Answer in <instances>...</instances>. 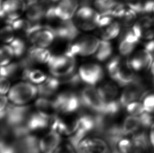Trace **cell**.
<instances>
[{
  "label": "cell",
  "mask_w": 154,
  "mask_h": 153,
  "mask_svg": "<svg viewBox=\"0 0 154 153\" xmlns=\"http://www.w3.org/2000/svg\"><path fill=\"white\" fill-rule=\"evenodd\" d=\"M124 56H115L106 65V70L112 80L119 86L124 87L135 80L138 77Z\"/></svg>",
  "instance_id": "6da1fadb"
},
{
  "label": "cell",
  "mask_w": 154,
  "mask_h": 153,
  "mask_svg": "<svg viewBox=\"0 0 154 153\" xmlns=\"http://www.w3.org/2000/svg\"><path fill=\"white\" fill-rule=\"evenodd\" d=\"M75 56L68 52L52 55L48 63L50 73L53 76L60 78L71 74L76 70Z\"/></svg>",
  "instance_id": "7a4b0ae2"
},
{
  "label": "cell",
  "mask_w": 154,
  "mask_h": 153,
  "mask_svg": "<svg viewBox=\"0 0 154 153\" xmlns=\"http://www.w3.org/2000/svg\"><path fill=\"white\" fill-rule=\"evenodd\" d=\"M38 94V87L25 81L17 83L11 88L8 98L12 104L25 106L34 99Z\"/></svg>",
  "instance_id": "3957f363"
},
{
  "label": "cell",
  "mask_w": 154,
  "mask_h": 153,
  "mask_svg": "<svg viewBox=\"0 0 154 153\" xmlns=\"http://www.w3.org/2000/svg\"><path fill=\"white\" fill-rule=\"evenodd\" d=\"M31 113V106L28 105L8 104L6 110L0 113V116L1 120H4V124L10 128H25V123Z\"/></svg>",
  "instance_id": "277c9868"
},
{
  "label": "cell",
  "mask_w": 154,
  "mask_h": 153,
  "mask_svg": "<svg viewBox=\"0 0 154 153\" xmlns=\"http://www.w3.org/2000/svg\"><path fill=\"white\" fill-rule=\"evenodd\" d=\"M26 37L33 45L43 48L51 45L56 38L54 27L40 23L32 24Z\"/></svg>",
  "instance_id": "5b68a950"
},
{
  "label": "cell",
  "mask_w": 154,
  "mask_h": 153,
  "mask_svg": "<svg viewBox=\"0 0 154 153\" xmlns=\"http://www.w3.org/2000/svg\"><path fill=\"white\" fill-rule=\"evenodd\" d=\"M100 13L88 5H81L73 17V21L80 31H91L97 28Z\"/></svg>",
  "instance_id": "8992f818"
},
{
  "label": "cell",
  "mask_w": 154,
  "mask_h": 153,
  "mask_svg": "<svg viewBox=\"0 0 154 153\" xmlns=\"http://www.w3.org/2000/svg\"><path fill=\"white\" fill-rule=\"evenodd\" d=\"M100 43V40L94 36H82L70 42L66 52L75 57L90 56L95 53Z\"/></svg>",
  "instance_id": "52a82bcc"
},
{
  "label": "cell",
  "mask_w": 154,
  "mask_h": 153,
  "mask_svg": "<svg viewBox=\"0 0 154 153\" xmlns=\"http://www.w3.org/2000/svg\"><path fill=\"white\" fill-rule=\"evenodd\" d=\"M79 124V116L75 113H60L51 120V130H53L61 136H71L77 130Z\"/></svg>",
  "instance_id": "ba28073f"
},
{
  "label": "cell",
  "mask_w": 154,
  "mask_h": 153,
  "mask_svg": "<svg viewBox=\"0 0 154 153\" xmlns=\"http://www.w3.org/2000/svg\"><path fill=\"white\" fill-rule=\"evenodd\" d=\"M116 149L100 136L87 137L80 142L77 153H115Z\"/></svg>",
  "instance_id": "9c48e42d"
},
{
  "label": "cell",
  "mask_w": 154,
  "mask_h": 153,
  "mask_svg": "<svg viewBox=\"0 0 154 153\" xmlns=\"http://www.w3.org/2000/svg\"><path fill=\"white\" fill-rule=\"evenodd\" d=\"M96 128L95 115L83 113L79 116V124L74 134L69 136L68 141L76 149L81 141L94 132Z\"/></svg>",
  "instance_id": "30bf717a"
},
{
  "label": "cell",
  "mask_w": 154,
  "mask_h": 153,
  "mask_svg": "<svg viewBox=\"0 0 154 153\" xmlns=\"http://www.w3.org/2000/svg\"><path fill=\"white\" fill-rule=\"evenodd\" d=\"M82 106L95 114H102L105 104L98 93L97 89L94 86L84 87L79 93Z\"/></svg>",
  "instance_id": "8fae6325"
},
{
  "label": "cell",
  "mask_w": 154,
  "mask_h": 153,
  "mask_svg": "<svg viewBox=\"0 0 154 153\" xmlns=\"http://www.w3.org/2000/svg\"><path fill=\"white\" fill-rule=\"evenodd\" d=\"M54 99L60 110V113H75L82 106L79 94L73 91L60 92L56 95Z\"/></svg>",
  "instance_id": "7c38bea8"
},
{
  "label": "cell",
  "mask_w": 154,
  "mask_h": 153,
  "mask_svg": "<svg viewBox=\"0 0 154 153\" xmlns=\"http://www.w3.org/2000/svg\"><path fill=\"white\" fill-rule=\"evenodd\" d=\"M147 91L144 83L137 78L131 83L124 87L119 97V101L122 107L125 108L128 104L134 101L140 100Z\"/></svg>",
  "instance_id": "4fadbf2b"
},
{
  "label": "cell",
  "mask_w": 154,
  "mask_h": 153,
  "mask_svg": "<svg viewBox=\"0 0 154 153\" xmlns=\"http://www.w3.org/2000/svg\"><path fill=\"white\" fill-rule=\"evenodd\" d=\"M78 72L82 82L92 86H95L101 82L105 75L102 67L96 63L82 64Z\"/></svg>",
  "instance_id": "5bb4252c"
},
{
  "label": "cell",
  "mask_w": 154,
  "mask_h": 153,
  "mask_svg": "<svg viewBox=\"0 0 154 153\" xmlns=\"http://www.w3.org/2000/svg\"><path fill=\"white\" fill-rule=\"evenodd\" d=\"M26 5L24 0H1V17L5 22L19 19L25 12Z\"/></svg>",
  "instance_id": "9a60e30c"
},
{
  "label": "cell",
  "mask_w": 154,
  "mask_h": 153,
  "mask_svg": "<svg viewBox=\"0 0 154 153\" xmlns=\"http://www.w3.org/2000/svg\"><path fill=\"white\" fill-rule=\"evenodd\" d=\"M154 58V55L145 48L134 52L128 60L132 69L137 73L150 70Z\"/></svg>",
  "instance_id": "2e32d148"
},
{
  "label": "cell",
  "mask_w": 154,
  "mask_h": 153,
  "mask_svg": "<svg viewBox=\"0 0 154 153\" xmlns=\"http://www.w3.org/2000/svg\"><path fill=\"white\" fill-rule=\"evenodd\" d=\"M131 29L140 40L149 41L154 39V18L144 15L136 20Z\"/></svg>",
  "instance_id": "e0dca14e"
},
{
  "label": "cell",
  "mask_w": 154,
  "mask_h": 153,
  "mask_svg": "<svg viewBox=\"0 0 154 153\" xmlns=\"http://www.w3.org/2000/svg\"><path fill=\"white\" fill-rule=\"evenodd\" d=\"M36 111L48 120H53L60 114V110L55 99L40 97L35 102Z\"/></svg>",
  "instance_id": "ac0fdd59"
},
{
  "label": "cell",
  "mask_w": 154,
  "mask_h": 153,
  "mask_svg": "<svg viewBox=\"0 0 154 153\" xmlns=\"http://www.w3.org/2000/svg\"><path fill=\"white\" fill-rule=\"evenodd\" d=\"M79 8L78 0H60L55 5V13L59 21L72 20Z\"/></svg>",
  "instance_id": "d6986e66"
},
{
  "label": "cell",
  "mask_w": 154,
  "mask_h": 153,
  "mask_svg": "<svg viewBox=\"0 0 154 153\" xmlns=\"http://www.w3.org/2000/svg\"><path fill=\"white\" fill-rule=\"evenodd\" d=\"M60 22V24L54 28L57 38L63 41L71 42L79 37V29L73 20Z\"/></svg>",
  "instance_id": "ffe728a7"
},
{
  "label": "cell",
  "mask_w": 154,
  "mask_h": 153,
  "mask_svg": "<svg viewBox=\"0 0 154 153\" xmlns=\"http://www.w3.org/2000/svg\"><path fill=\"white\" fill-rule=\"evenodd\" d=\"M119 85L111 81H105L100 83L97 89L105 106L119 100Z\"/></svg>",
  "instance_id": "44dd1931"
},
{
  "label": "cell",
  "mask_w": 154,
  "mask_h": 153,
  "mask_svg": "<svg viewBox=\"0 0 154 153\" xmlns=\"http://www.w3.org/2000/svg\"><path fill=\"white\" fill-rule=\"evenodd\" d=\"M140 40L132 29L126 31L121 36L119 44V52L121 55L127 57L133 54Z\"/></svg>",
  "instance_id": "7402d4cb"
},
{
  "label": "cell",
  "mask_w": 154,
  "mask_h": 153,
  "mask_svg": "<svg viewBox=\"0 0 154 153\" xmlns=\"http://www.w3.org/2000/svg\"><path fill=\"white\" fill-rule=\"evenodd\" d=\"M62 142L61 135L51 130L39 140L41 153H53Z\"/></svg>",
  "instance_id": "603a6c76"
},
{
  "label": "cell",
  "mask_w": 154,
  "mask_h": 153,
  "mask_svg": "<svg viewBox=\"0 0 154 153\" xmlns=\"http://www.w3.org/2000/svg\"><path fill=\"white\" fill-rule=\"evenodd\" d=\"M50 120L43 117L38 112H32L25 123V128L29 133L39 132L50 126Z\"/></svg>",
  "instance_id": "cb8c5ba5"
},
{
  "label": "cell",
  "mask_w": 154,
  "mask_h": 153,
  "mask_svg": "<svg viewBox=\"0 0 154 153\" xmlns=\"http://www.w3.org/2000/svg\"><path fill=\"white\" fill-rule=\"evenodd\" d=\"M26 56L34 66L35 64H48L52 55L47 48L33 45L27 50Z\"/></svg>",
  "instance_id": "d4e9b609"
},
{
  "label": "cell",
  "mask_w": 154,
  "mask_h": 153,
  "mask_svg": "<svg viewBox=\"0 0 154 153\" xmlns=\"http://www.w3.org/2000/svg\"><path fill=\"white\" fill-rule=\"evenodd\" d=\"M60 81L55 76H48L46 80L38 85V94L42 97L50 98L55 95L60 85Z\"/></svg>",
  "instance_id": "484cf974"
},
{
  "label": "cell",
  "mask_w": 154,
  "mask_h": 153,
  "mask_svg": "<svg viewBox=\"0 0 154 153\" xmlns=\"http://www.w3.org/2000/svg\"><path fill=\"white\" fill-rule=\"evenodd\" d=\"M121 130L124 136H131L142 129L140 116L127 115L121 124Z\"/></svg>",
  "instance_id": "4316f807"
},
{
  "label": "cell",
  "mask_w": 154,
  "mask_h": 153,
  "mask_svg": "<svg viewBox=\"0 0 154 153\" xmlns=\"http://www.w3.org/2000/svg\"><path fill=\"white\" fill-rule=\"evenodd\" d=\"M46 10L44 3L28 2L25 10L27 20L32 24L39 23L45 18Z\"/></svg>",
  "instance_id": "83f0119b"
},
{
  "label": "cell",
  "mask_w": 154,
  "mask_h": 153,
  "mask_svg": "<svg viewBox=\"0 0 154 153\" xmlns=\"http://www.w3.org/2000/svg\"><path fill=\"white\" fill-rule=\"evenodd\" d=\"M21 77L23 80L38 85L46 80L48 76L41 70L31 67L23 70Z\"/></svg>",
  "instance_id": "f1b7e54d"
},
{
  "label": "cell",
  "mask_w": 154,
  "mask_h": 153,
  "mask_svg": "<svg viewBox=\"0 0 154 153\" xmlns=\"http://www.w3.org/2000/svg\"><path fill=\"white\" fill-rule=\"evenodd\" d=\"M99 29L102 39L109 41L119 35L121 31V23L115 20L108 25Z\"/></svg>",
  "instance_id": "f546056e"
},
{
  "label": "cell",
  "mask_w": 154,
  "mask_h": 153,
  "mask_svg": "<svg viewBox=\"0 0 154 153\" xmlns=\"http://www.w3.org/2000/svg\"><path fill=\"white\" fill-rule=\"evenodd\" d=\"M112 53V46L110 41L104 39L100 40L98 48L94 54L96 59L102 62L108 59Z\"/></svg>",
  "instance_id": "4dcf8cb0"
},
{
  "label": "cell",
  "mask_w": 154,
  "mask_h": 153,
  "mask_svg": "<svg viewBox=\"0 0 154 153\" xmlns=\"http://www.w3.org/2000/svg\"><path fill=\"white\" fill-rule=\"evenodd\" d=\"M24 70L20 62H11L9 64L1 67V76H4L8 78H13L18 75L21 71Z\"/></svg>",
  "instance_id": "1f68e13d"
},
{
  "label": "cell",
  "mask_w": 154,
  "mask_h": 153,
  "mask_svg": "<svg viewBox=\"0 0 154 153\" xmlns=\"http://www.w3.org/2000/svg\"><path fill=\"white\" fill-rule=\"evenodd\" d=\"M6 23L12 27L15 33H17L26 36L32 24V23L28 20H26L21 18L13 21H7Z\"/></svg>",
  "instance_id": "d6a6232c"
},
{
  "label": "cell",
  "mask_w": 154,
  "mask_h": 153,
  "mask_svg": "<svg viewBox=\"0 0 154 153\" xmlns=\"http://www.w3.org/2000/svg\"><path fill=\"white\" fill-rule=\"evenodd\" d=\"M115 148L119 153H134L133 141L131 136H123L117 142Z\"/></svg>",
  "instance_id": "836d02e7"
},
{
  "label": "cell",
  "mask_w": 154,
  "mask_h": 153,
  "mask_svg": "<svg viewBox=\"0 0 154 153\" xmlns=\"http://www.w3.org/2000/svg\"><path fill=\"white\" fill-rule=\"evenodd\" d=\"M95 9L100 13H109L117 4L119 0H93Z\"/></svg>",
  "instance_id": "e575fe53"
},
{
  "label": "cell",
  "mask_w": 154,
  "mask_h": 153,
  "mask_svg": "<svg viewBox=\"0 0 154 153\" xmlns=\"http://www.w3.org/2000/svg\"><path fill=\"white\" fill-rule=\"evenodd\" d=\"M10 45L12 48L16 57H22L28 50L25 40L20 38H15Z\"/></svg>",
  "instance_id": "d590c367"
},
{
  "label": "cell",
  "mask_w": 154,
  "mask_h": 153,
  "mask_svg": "<svg viewBox=\"0 0 154 153\" xmlns=\"http://www.w3.org/2000/svg\"><path fill=\"white\" fill-rule=\"evenodd\" d=\"M14 56V52L10 45L6 44L2 45L1 48L0 54L1 66L9 64L11 62Z\"/></svg>",
  "instance_id": "8d00e7d4"
},
{
  "label": "cell",
  "mask_w": 154,
  "mask_h": 153,
  "mask_svg": "<svg viewBox=\"0 0 154 153\" xmlns=\"http://www.w3.org/2000/svg\"><path fill=\"white\" fill-rule=\"evenodd\" d=\"M124 109L128 115L135 116H140L145 112L140 100H136L130 102Z\"/></svg>",
  "instance_id": "74e56055"
},
{
  "label": "cell",
  "mask_w": 154,
  "mask_h": 153,
  "mask_svg": "<svg viewBox=\"0 0 154 153\" xmlns=\"http://www.w3.org/2000/svg\"><path fill=\"white\" fill-rule=\"evenodd\" d=\"M140 101L145 112L154 114V91H147Z\"/></svg>",
  "instance_id": "f35d334b"
},
{
  "label": "cell",
  "mask_w": 154,
  "mask_h": 153,
  "mask_svg": "<svg viewBox=\"0 0 154 153\" xmlns=\"http://www.w3.org/2000/svg\"><path fill=\"white\" fill-rule=\"evenodd\" d=\"M57 78L60 81L61 84L68 85L72 87H77L82 82L79 72L76 70L67 76Z\"/></svg>",
  "instance_id": "ab89813d"
},
{
  "label": "cell",
  "mask_w": 154,
  "mask_h": 153,
  "mask_svg": "<svg viewBox=\"0 0 154 153\" xmlns=\"http://www.w3.org/2000/svg\"><path fill=\"white\" fill-rule=\"evenodd\" d=\"M15 32L10 24H6L2 27L0 32L1 39L4 43L10 44L14 39Z\"/></svg>",
  "instance_id": "60d3db41"
},
{
  "label": "cell",
  "mask_w": 154,
  "mask_h": 153,
  "mask_svg": "<svg viewBox=\"0 0 154 153\" xmlns=\"http://www.w3.org/2000/svg\"><path fill=\"white\" fill-rule=\"evenodd\" d=\"M53 153H77L76 149L71 143L60 144Z\"/></svg>",
  "instance_id": "b9f144b4"
},
{
  "label": "cell",
  "mask_w": 154,
  "mask_h": 153,
  "mask_svg": "<svg viewBox=\"0 0 154 153\" xmlns=\"http://www.w3.org/2000/svg\"><path fill=\"white\" fill-rule=\"evenodd\" d=\"M11 83L8 78L1 76L0 80V93L1 95H5L8 93L11 89Z\"/></svg>",
  "instance_id": "7bdbcfd3"
},
{
  "label": "cell",
  "mask_w": 154,
  "mask_h": 153,
  "mask_svg": "<svg viewBox=\"0 0 154 153\" xmlns=\"http://www.w3.org/2000/svg\"><path fill=\"white\" fill-rule=\"evenodd\" d=\"M8 98L5 95H1L0 101V113L6 110L8 105Z\"/></svg>",
  "instance_id": "ee69618b"
},
{
  "label": "cell",
  "mask_w": 154,
  "mask_h": 153,
  "mask_svg": "<svg viewBox=\"0 0 154 153\" xmlns=\"http://www.w3.org/2000/svg\"><path fill=\"white\" fill-rule=\"evenodd\" d=\"M148 135L150 147L154 151V124L149 128Z\"/></svg>",
  "instance_id": "f6af8a7d"
},
{
  "label": "cell",
  "mask_w": 154,
  "mask_h": 153,
  "mask_svg": "<svg viewBox=\"0 0 154 153\" xmlns=\"http://www.w3.org/2000/svg\"><path fill=\"white\" fill-rule=\"evenodd\" d=\"M145 48L151 52L154 55V39L147 41L145 45Z\"/></svg>",
  "instance_id": "bcb514c9"
},
{
  "label": "cell",
  "mask_w": 154,
  "mask_h": 153,
  "mask_svg": "<svg viewBox=\"0 0 154 153\" xmlns=\"http://www.w3.org/2000/svg\"><path fill=\"white\" fill-rule=\"evenodd\" d=\"M149 70L150 71V74H151V75H152V76L154 80V61H153V62H152V66L150 67V70Z\"/></svg>",
  "instance_id": "7dc6e473"
},
{
  "label": "cell",
  "mask_w": 154,
  "mask_h": 153,
  "mask_svg": "<svg viewBox=\"0 0 154 153\" xmlns=\"http://www.w3.org/2000/svg\"><path fill=\"white\" fill-rule=\"evenodd\" d=\"M50 1H51V2H53V3H57V2H59L60 0H49Z\"/></svg>",
  "instance_id": "c3c4849f"
},
{
  "label": "cell",
  "mask_w": 154,
  "mask_h": 153,
  "mask_svg": "<svg viewBox=\"0 0 154 153\" xmlns=\"http://www.w3.org/2000/svg\"><path fill=\"white\" fill-rule=\"evenodd\" d=\"M152 13H153V14H154V7H153V8H152Z\"/></svg>",
  "instance_id": "681fc988"
},
{
  "label": "cell",
  "mask_w": 154,
  "mask_h": 153,
  "mask_svg": "<svg viewBox=\"0 0 154 153\" xmlns=\"http://www.w3.org/2000/svg\"><path fill=\"white\" fill-rule=\"evenodd\" d=\"M26 1H27V2H32L33 0H26Z\"/></svg>",
  "instance_id": "f907efd6"
}]
</instances>
